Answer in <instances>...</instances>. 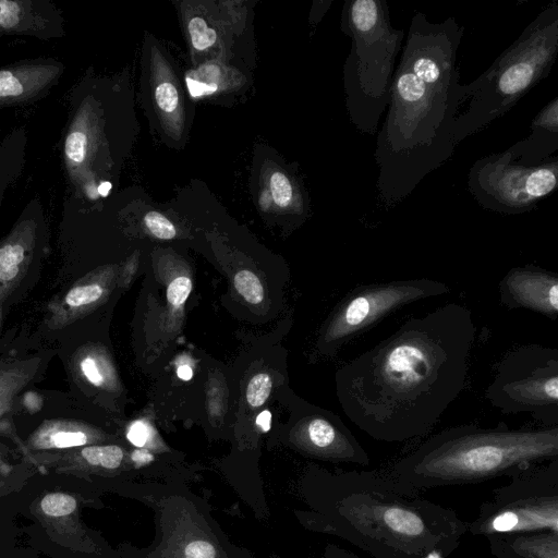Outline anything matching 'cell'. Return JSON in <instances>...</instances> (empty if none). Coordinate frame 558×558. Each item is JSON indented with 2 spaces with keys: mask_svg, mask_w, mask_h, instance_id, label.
<instances>
[{
  "mask_svg": "<svg viewBox=\"0 0 558 558\" xmlns=\"http://www.w3.org/2000/svg\"><path fill=\"white\" fill-rule=\"evenodd\" d=\"M475 335L471 310L457 303L410 317L339 371L347 416L381 442L426 436L465 387Z\"/></svg>",
  "mask_w": 558,
  "mask_h": 558,
  "instance_id": "cell-1",
  "label": "cell"
},
{
  "mask_svg": "<svg viewBox=\"0 0 558 558\" xmlns=\"http://www.w3.org/2000/svg\"><path fill=\"white\" fill-rule=\"evenodd\" d=\"M463 34L454 17L432 23L417 12L411 20L374 154L376 186L388 207L402 202L454 151L462 89L457 57Z\"/></svg>",
  "mask_w": 558,
  "mask_h": 558,
  "instance_id": "cell-2",
  "label": "cell"
},
{
  "mask_svg": "<svg viewBox=\"0 0 558 558\" xmlns=\"http://www.w3.org/2000/svg\"><path fill=\"white\" fill-rule=\"evenodd\" d=\"M293 509L306 530L340 537L374 558H447L468 532L450 508L401 484L389 470L330 472L311 466Z\"/></svg>",
  "mask_w": 558,
  "mask_h": 558,
  "instance_id": "cell-3",
  "label": "cell"
},
{
  "mask_svg": "<svg viewBox=\"0 0 558 558\" xmlns=\"http://www.w3.org/2000/svg\"><path fill=\"white\" fill-rule=\"evenodd\" d=\"M558 459V426H452L428 437L389 470L416 490L476 484Z\"/></svg>",
  "mask_w": 558,
  "mask_h": 558,
  "instance_id": "cell-4",
  "label": "cell"
},
{
  "mask_svg": "<svg viewBox=\"0 0 558 558\" xmlns=\"http://www.w3.org/2000/svg\"><path fill=\"white\" fill-rule=\"evenodd\" d=\"M557 53L558 3L553 1L486 71L470 84H462L453 126L456 145L506 114L547 77Z\"/></svg>",
  "mask_w": 558,
  "mask_h": 558,
  "instance_id": "cell-5",
  "label": "cell"
},
{
  "mask_svg": "<svg viewBox=\"0 0 558 558\" xmlns=\"http://www.w3.org/2000/svg\"><path fill=\"white\" fill-rule=\"evenodd\" d=\"M341 29L352 38L343 70L349 117L356 130L375 134L390 104L404 32L392 26L385 0L345 1Z\"/></svg>",
  "mask_w": 558,
  "mask_h": 558,
  "instance_id": "cell-6",
  "label": "cell"
},
{
  "mask_svg": "<svg viewBox=\"0 0 558 558\" xmlns=\"http://www.w3.org/2000/svg\"><path fill=\"white\" fill-rule=\"evenodd\" d=\"M123 489L153 510L155 537L146 547L124 544L122 558H253L227 536L210 505L186 481L130 483Z\"/></svg>",
  "mask_w": 558,
  "mask_h": 558,
  "instance_id": "cell-7",
  "label": "cell"
},
{
  "mask_svg": "<svg viewBox=\"0 0 558 558\" xmlns=\"http://www.w3.org/2000/svg\"><path fill=\"white\" fill-rule=\"evenodd\" d=\"M495 488L468 523L475 536L551 531L558 533V459L531 464Z\"/></svg>",
  "mask_w": 558,
  "mask_h": 558,
  "instance_id": "cell-8",
  "label": "cell"
},
{
  "mask_svg": "<svg viewBox=\"0 0 558 558\" xmlns=\"http://www.w3.org/2000/svg\"><path fill=\"white\" fill-rule=\"evenodd\" d=\"M485 397L502 414L530 413L545 427L558 426V349L532 343L508 351Z\"/></svg>",
  "mask_w": 558,
  "mask_h": 558,
  "instance_id": "cell-9",
  "label": "cell"
},
{
  "mask_svg": "<svg viewBox=\"0 0 558 558\" xmlns=\"http://www.w3.org/2000/svg\"><path fill=\"white\" fill-rule=\"evenodd\" d=\"M558 183V156L531 166L507 150L477 159L469 171V190L485 209L517 215L533 210Z\"/></svg>",
  "mask_w": 558,
  "mask_h": 558,
  "instance_id": "cell-10",
  "label": "cell"
},
{
  "mask_svg": "<svg viewBox=\"0 0 558 558\" xmlns=\"http://www.w3.org/2000/svg\"><path fill=\"white\" fill-rule=\"evenodd\" d=\"M449 292L446 283L428 278L355 286L335 310L325 330V345L335 352L401 307Z\"/></svg>",
  "mask_w": 558,
  "mask_h": 558,
  "instance_id": "cell-11",
  "label": "cell"
},
{
  "mask_svg": "<svg viewBox=\"0 0 558 558\" xmlns=\"http://www.w3.org/2000/svg\"><path fill=\"white\" fill-rule=\"evenodd\" d=\"M46 235L44 204L33 197L0 241V302L20 283Z\"/></svg>",
  "mask_w": 558,
  "mask_h": 558,
  "instance_id": "cell-12",
  "label": "cell"
},
{
  "mask_svg": "<svg viewBox=\"0 0 558 558\" xmlns=\"http://www.w3.org/2000/svg\"><path fill=\"white\" fill-rule=\"evenodd\" d=\"M500 304L508 310H529L546 318L558 317V275L535 265L511 268L500 280Z\"/></svg>",
  "mask_w": 558,
  "mask_h": 558,
  "instance_id": "cell-13",
  "label": "cell"
},
{
  "mask_svg": "<svg viewBox=\"0 0 558 558\" xmlns=\"http://www.w3.org/2000/svg\"><path fill=\"white\" fill-rule=\"evenodd\" d=\"M64 63L56 58L20 60L0 68V109L33 104L62 78Z\"/></svg>",
  "mask_w": 558,
  "mask_h": 558,
  "instance_id": "cell-14",
  "label": "cell"
},
{
  "mask_svg": "<svg viewBox=\"0 0 558 558\" xmlns=\"http://www.w3.org/2000/svg\"><path fill=\"white\" fill-rule=\"evenodd\" d=\"M64 35L63 12L51 0H0V36L51 40Z\"/></svg>",
  "mask_w": 558,
  "mask_h": 558,
  "instance_id": "cell-15",
  "label": "cell"
},
{
  "mask_svg": "<svg viewBox=\"0 0 558 558\" xmlns=\"http://www.w3.org/2000/svg\"><path fill=\"white\" fill-rule=\"evenodd\" d=\"M558 149V97H554L532 120L530 134L506 150L524 165H539Z\"/></svg>",
  "mask_w": 558,
  "mask_h": 558,
  "instance_id": "cell-16",
  "label": "cell"
},
{
  "mask_svg": "<svg viewBox=\"0 0 558 558\" xmlns=\"http://www.w3.org/2000/svg\"><path fill=\"white\" fill-rule=\"evenodd\" d=\"M492 555L514 558H558V533L534 531L497 534L486 537Z\"/></svg>",
  "mask_w": 558,
  "mask_h": 558,
  "instance_id": "cell-17",
  "label": "cell"
},
{
  "mask_svg": "<svg viewBox=\"0 0 558 558\" xmlns=\"http://www.w3.org/2000/svg\"><path fill=\"white\" fill-rule=\"evenodd\" d=\"M90 441V433L85 426L68 420L44 422L29 439L31 445L36 449L83 447Z\"/></svg>",
  "mask_w": 558,
  "mask_h": 558,
  "instance_id": "cell-18",
  "label": "cell"
},
{
  "mask_svg": "<svg viewBox=\"0 0 558 558\" xmlns=\"http://www.w3.org/2000/svg\"><path fill=\"white\" fill-rule=\"evenodd\" d=\"M104 293V287L98 282L73 286L60 301L52 304L48 325L50 328H62L73 323L88 306L98 302Z\"/></svg>",
  "mask_w": 558,
  "mask_h": 558,
  "instance_id": "cell-19",
  "label": "cell"
},
{
  "mask_svg": "<svg viewBox=\"0 0 558 558\" xmlns=\"http://www.w3.org/2000/svg\"><path fill=\"white\" fill-rule=\"evenodd\" d=\"M27 143L24 128H15L0 140V208L8 189L25 167Z\"/></svg>",
  "mask_w": 558,
  "mask_h": 558,
  "instance_id": "cell-20",
  "label": "cell"
},
{
  "mask_svg": "<svg viewBox=\"0 0 558 558\" xmlns=\"http://www.w3.org/2000/svg\"><path fill=\"white\" fill-rule=\"evenodd\" d=\"M43 361L40 357L0 365V421L13 408L21 391L35 378Z\"/></svg>",
  "mask_w": 558,
  "mask_h": 558,
  "instance_id": "cell-21",
  "label": "cell"
},
{
  "mask_svg": "<svg viewBox=\"0 0 558 558\" xmlns=\"http://www.w3.org/2000/svg\"><path fill=\"white\" fill-rule=\"evenodd\" d=\"M80 454L88 465L94 468L108 472L128 471L129 469L134 472L125 462V451L118 445L85 446L81 449Z\"/></svg>",
  "mask_w": 558,
  "mask_h": 558,
  "instance_id": "cell-22",
  "label": "cell"
},
{
  "mask_svg": "<svg viewBox=\"0 0 558 558\" xmlns=\"http://www.w3.org/2000/svg\"><path fill=\"white\" fill-rule=\"evenodd\" d=\"M190 39L193 47L203 51L215 45L217 40L216 31L201 16H193L187 23Z\"/></svg>",
  "mask_w": 558,
  "mask_h": 558,
  "instance_id": "cell-23",
  "label": "cell"
},
{
  "mask_svg": "<svg viewBox=\"0 0 558 558\" xmlns=\"http://www.w3.org/2000/svg\"><path fill=\"white\" fill-rule=\"evenodd\" d=\"M234 287L252 304H257L264 299L263 286L258 277L250 270H241L234 276Z\"/></svg>",
  "mask_w": 558,
  "mask_h": 558,
  "instance_id": "cell-24",
  "label": "cell"
},
{
  "mask_svg": "<svg viewBox=\"0 0 558 558\" xmlns=\"http://www.w3.org/2000/svg\"><path fill=\"white\" fill-rule=\"evenodd\" d=\"M76 500L62 493H52L46 495L40 501L43 512L49 517H65L75 511Z\"/></svg>",
  "mask_w": 558,
  "mask_h": 558,
  "instance_id": "cell-25",
  "label": "cell"
},
{
  "mask_svg": "<svg viewBox=\"0 0 558 558\" xmlns=\"http://www.w3.org/2000/svg\"><path fill=\"white\" fill-rule=\"evenodd\" d=\"M272 202L278 207H288L293 201V186L290 179L282 172L276 171L269 180Z\"/></svg>",
  "mask_w": 558,
  "mask_h": 558,
  "instance_id": "cell-26",
  "label": "cell"
},
{
  "mask_svg": "<svg viewBox=\"0 0 558 558\" xmlns=\"http://www.w3.org/2000/svg\"><path fill=\"white\" fill-rule=\"evenodd\" d=\"M271 379L268 374L259 373L255 375L248 383L246 388V400L253 408H258L265 403L270 390Z\"/></svg>",
  "mask_w": 558,
  "mask_h": 558,
  "instance_id": "cell-27",
  "label": "cell"
},
{
  "mask_svg": "<svg viewBox=\"0 0 558 558\" xmlns=\"http://www.w3.org/2000/svg\"><path fill=\"white\" fill-rule=\"evenodd\" d=\"M155 101L160 111L173 114L179 108V93L171 82H161L155 89Z\"/></svg>",
  "mask_w": 558,
  "mask_h": 558,
  "instance_id": "cell-28",
  "label": "cell"
},
{
  "mask_svg": "<svg viewBox=\"0 0 558 558\" xmlns=\"http://www.w3.org/2000/svg\"><path fill=\"white\" fill-rule=\"evenodd\" d=\"M144 221L147 229L158 239L170 240L177 234L173 223L160 213H147Z\"/></svg>",
  "mask_w": 558,
  "mask_h": 558,
  "instance_id": "cell-29",
  "label": "cell"
},
{
  "mask_svg": "<svg viewBox=\"0 0 558 558\" xmlns=\"http://www.w3.org/2000/svg\"><path fill=\"white\" fill-rule=\"evenodd\" d=\"M192 289V282L190 278L185 276L178 277L173 279L167 289V300L172 306L182 305L187 296L190 295Z\"/></svg>",
  "mask_w": 558,
  "mask_h": 558,
  "instance_id": "cell-30",
  "label": "cell"
},
{
  "mask_svg": "<svg viewBox=\"0 0 558 558\" xmlns=\"http://www.w3.org/2000/svg\"><path fill=\"white\" fill-rule=\"evenodd\" d=\"M129 458L134 472L140 473V475L145 478H148L146 471H150L149 468L156 461L155 454L149 449L137 448L131 451Z\"/></svg>",
  "mask_w": 558,
  "mask_h": 558,
  "instance_id": "cell-31",
  "label": "cell"
},
{
  "mask_svg": "<svg viewBox=\"0 0 558 558\" xmlns=\"http://www.w3.org/2000/svg\"><path fill=\"white\" fill-rule=\"evenodd\" d=\"M80 369L83 376L94 386L100 387L104 385L105 378L97 363V360L92 355H85L80 361Z\"/></svg>",
  "mask_w": 558,
  "mask_h": 558,
  "instance_id": "cell-32",
  "label": "cell"
},
{
  "mask_svg": "<svg viewBox=\"0 0 558 558\" xmlns=\"http://www.w3.org/2000/svg\"><path fill=\"white\" fill-rule=\"evenodd\" d=\"M126 438L134 447L145 448L150 438V428L145 422L136 421L128 428Z\"/></svg>",
  "mask_w": 558,
  "mask_h": 558,
  "instance_id": "cell-33",
  "label": "cell"
},
{
  "mask_svg": "<svg viewBox=\"0 0 558 558\" xmlns=\"http://www.w3.org/2000/svg\"><path fill=\"white\" fill-rule=\"evenodd\" d=\"M324 558H362L351 550L339 547L335 544H328L323 554Z\"/></svg>",
  "mask_w": 558,
  "mask_h": 558,
  "instance_id": "cell-34",
  "label": "cell"
},
{
  "mask_svg": "<svg viewBox=\"0 0 558 558\" xmlns=\"http://www.w3.org/2000/svg\"><path fill=\"white\" fill-rule=\"evenodd\" d=\"M256 425L263 433L269 432L271 427V413L268 410L262 411L256 417Z\"/></svg>",
  "mask_w": 558,
  "mask_h": 558,
  "instance_id": "cell-35",
  "label": "cell"
},
{
  "mask_svg": "<svg viewBox=\"0 0 558 558\" xmlns=\"http://www.w3.org/2000/svg\"><path fill=\"white\" fill-rule=\"evenodd\" d=\"M177 375L182 380H190L193 377V371L189 365H181L177 369Z\"/></svg>",
  "mask_w": 558,
  "mask_h": 558,
  "instance_id": "cell-36",
  "label": "cell"
},
{
  "mask_svg": "<svg viewBox=\"0 0 558 558\" xmlns=\"http://www.w3.org/2000/svg\"><path fill=\"white\" fill-rule=\"evenodd\" d=\"M495 558H514V557H510V556H507V555H504V554H496V555H493Z\"/></svg>",
  "mask_w": 558,
  "mask_h": 558,
  "instance_id": "cell-37",
  "label": "cell"
}]
</instances>
